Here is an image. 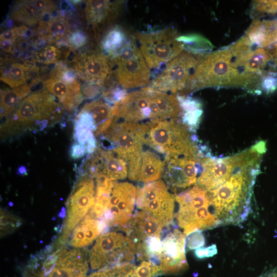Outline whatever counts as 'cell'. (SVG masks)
Wrapping results in <instances>:
<instances>
[{
    "label": "cell",
    "mask_w": 277,
    "mask_h": 277,
    "mask_svg": "<svg viewBox=\"0 0 277 277\" xmlns=\"http://www.w3.org/2000/svg\"><path fill=\"white\" fill-rule=\"evenodd\" d=\"M260 168V164L239 168L220 186L205 191L209 211L220 225H237L246 220Z\"/></svg>",
    "instance_id": "cell-1"
},
{
    "label": "cell",
    "mask_w": 277,
    "mask_h": 277,
    "mask_svg": "<svg viewBox=\"0 0 277 277\" xmlns=\"http://www.w3.org/2000/svg\"><path fill=\"white\" fill-rule=\"evenodd\" d=\"M89 264L86 250L69 248L56 241L30 258L23 277H85Z\"/></svg>",
    "instance_id": "cell-2"
},
{
    "label": "cell",
    "mask_w": 277,
    "mask_h": 277,
    "mask_svg": "<svg viewBox=\"0 0 277 277\" xmlns=\"http://www.w3.org/2000/svg\"><path fill=\"white\" fill-rule=\"evenodd\" d=\"M251 76L241 73L234 65L228 48L206 55L197 64L180 95L195 91L219 87H241L248 89Z\"/></svg>",
    "instance_id": "cell-3"
},
{
    "label": "cell",
    "mask_w": 277,
    "mask_h": 277,
    "mask_svg": "<svg viewBox=\"0 0 277 277\" xmlns=\"http://www.w3.org/2000/svg\"><path fill=\"white\" fill-rule=\"evenodd\" d=\"M145 145L165 156L197 160L200 151L195 136L179 118L145 123Z\"/></svg>",
    "instance_id": "cell-4"
},
{
    "label": "cell",
    "mask_w": 277,
    "mask_h": 277,
    "mask_svg": "<svg viewBox=\"0 0 277 277\" xmlns=\"http://www.w3.org/2000/svg\"><path fill=\"white\" fill-rule=\"evenodd\" d=\"M63 113V108L55 97L44 88L25 97L13 115L1 126V131L17 133L34 125L42 130L58 121Z\"/></svg>",
    "instance_id": "cell-5"
},
{
    "label": "cell",
    "mask_w": 277,
    "mask_h": 277,
    "mask_svg": "<svg viewBox=\"0 0 277 277\" xmlns=\"http://www.w3.org/2000/svg\"><path fill=\"white\" fill-rule=\"evenodd\" d=\"M145 123H133L114 120L107 131L101 136L109 143L112 150L126 162L128 177L135 181L144 146L145 145Z\"/></svg>",
    "instance_id": "cell-6"
},
{
    "label": "cell",
    "mask_w": 277,
    "mask_h": 277,
    "mask_svg": "<svg viewBox=\"0 0 277 277\" xmlns=\"http://www.w3.org/2000/svg\"><path fill=\"white\" fill-rule=\"evenodd\" d=\"M175 200L179 205L175 215L177 224L186 236L197 230L212 229L220 225L209 211L205 191L195 185L176 195Z\"/></svg>",
    "instance_id": "cell-7"
},
{
    "label": "cell",
    "mask_w": 277,
    "mask_h": 277,
    "mask_svg": "<svg viewBox=\"0 0 277 277\" xmlns=\"http://www.w3.org/2000/svg\"><path fill=\"white\" fill-rule=\"evenodd\" d=\"M172 28L137 32L135 38L138 47L150 69L159 70L179 55L183 46Z\"/></svg>",
    "instance_id": "cell-8"
},
{
    "label": "cell",
    "mask_w": 277,
    "mask_h": 277,
    "mask_svg": "<svg viewBox=\"0 0 277 277\" xmlns=\"http://www.w3.org/2000/svg\"><path fill=\"white\" fill-rule=\"evenodd\" d=\"M137 253V244L121 232L103 233L89 252V262L93 270H100L125 262H132Z\"/></svg>",
    "instance_id": "cell-9"
},
{
    "label": "cell",
    "mask_w": 277,
    "mask_h": 277,
    "mask_svg": "<svg viewBox=\"0 0 277 277\" xmlns=\"http://www.w3.org/2000/svg\"><path fill=\"white\" fill-rule=\"evenodd\" d=\"M204 56L183 50L157 70L150 86L162 92L181 94L193 70Z\"/></svg>",
    "instance_id": "cell-10"
},
{
    "label": "cell",
    "mask_w": 277,
    "mask_h": 277,
    "mask_svg": "<svg viewBox=\"0 0 277 277\" xmlns=\"http://www.w3.org/2000/svg\"><path fill=\"white\" fill-rule=\"evenodd\" d=\"M112 61L117 83L123 89H140L150 85V69L135 43Z\"/></svg>",
    "instance_id": "cell-11"
},
{
    "label": "cell",
    "mask_w": 277,
    "mask_h": 277,
    "mask_svg": "<svg viewBox=\"0 0 277 277\" xmlns=\"http://www.w3.org/2000/svg\"><path fill=\"white\" fill-rule=\"evenodd\" d=\"M175 196L168 190L165 183L157 180L147 183L136 190L135 205L163 223L166 227L173 223Z\"/></svg>",
    "instance_id": "cell-12"
},
{
    "label": "cell",
    "mask_w": 277,
    "mask_h": 277,
    "mask_svg": "<svg viewBox=\"0 0 277 277\" xmlns=\"http://www.w3.org/2000/svg\"><path fill=\"white\" fill-rule=\"evenodd\" d=\"M95 197L93 177L82 174L73 187L68 200L67 215L62 233L58 240L59 242L64 244L67 242L71 231L93 208Z\"/></svg>",
    "instance_id": "cell-13"
},
{
    "label": "cell",
    "mask_w": 277,
    "mask_h": 277,
    "mask_svg": "<svg viewBox=\"0 0 277 277\" xmlns=\"http://www.w3.org/2000/svg\"><path fill=\"white\" fill-rule=\"evenodd\" d=\"M136 190L131 183L116 182L100 219L105 225L106 232L111 227L122 228L129 222L136 202Z\"/></svg>",
    "instance_id": "cell-14"
},
{
    "label": "cell",
    "mask_w": 277,
    "mask_h": 277,
    "mask_svg": "<svg viewBox=\"0 0 277 277\" xmlns=\"http://www.w3.org/2000/svg\"><path fill=\"white\" fill-rule=\"evenodd\" d=\"M153 92V88L147 86L127 93L113 105L114 118L140 123L151 121L154 107Z\"/></svg>",
    "instance_id": "cell-15"
},
{
    "label": "cell",
    "mask_w": 277,
    "mask_h": 277,
    "mask_svg": "<svg viewBox=\"0 0 277 277\" xmlns=\"http://www.w3.org/2000/svg\"><path fill=\"white\" fill-rule=\"evenodd\" d=\"M172 226L169 231L167 229L164 231L161 247L154 260L162 274H175L188 266L185 255L186 235L175 226Z\"/></svg>",
    "instance_id": "cell-16"
},
{
    "label": "cell",
    "mask_w": 277,
    "mask_h": 277,
    "mask_svg": "<svg viewBox=\"0 0 277 277\" xmlns=\"http://www.w3.org/2000/svg\"><path fill=\"white\" fill-rule=\"evenodd\" d=\"M84 173L92 177H105L112 181L128 176L125 161L112 150L97 147L85 161Z\"/></svg>",
    "instance_id": "cell-17"
},
{
    "label": "cell",
    "mask_w": 277,
    "mask_h": 277,
    "mask_svg": "<svg viewBox=\"0 0 277 277\" xmlns=\"http://www.w3.org/2000/svg\"><path fill=\"white\" fill-rule=\"evenodd\" d=\"M164 162L163 175L166 183L172 190H183L195 184L199 172L196 160L166 156Z\"/></svg>",
    "instance_id": "cell-18"
},
{
    "label": "cell",
    "mask_w": 277,
    "mask_h": 277,
    "mask_svg": "<svg viewBox=\"0 0 277 277\" xmlns=\"http://www.w3.org/2000/svg\"><path fill=\"white\" fill-rule=\"evenodd\" d=\"M113 69L112 60L102 51H92L75 59L77 77L88 84L101 86Z\"/></svg>",
    "instance_id": "cell-19"
},
{
    "label": "cell",
    "mask_w": 277,
    "mask_h": 277,
    "mask_svg": "<svg viewBox=\"0 0 277 277\" xmlns=\"http://www.w3.org/2000/svg\"><path fill=\"white\" fill-rule=\"evenodd\" d=\"M61 67H57L43 81L44 89L56 97L68 111L76 108L83 100L81 85L77 79L63 75Z\"/></svg>",
    "instance_id": "cell-20"
},
{
    "label": "cell",
    "mask_w": 277,
    "mask_h": 277,
    "mask_svg": "<svg viewBox=\"0 0 277 277\" xmlns=\"http://www.w3.org/2000/svg\"><path fill=\"white\" fill-rule=\"evenodd\" d=\"M55 9L56 6L50 1H22L14 5L10 16L16 22L33 26L51 17Z\"/></svg>",
    "instance_id": "cell-21"
},
{
    "label": "cell",
    "mask_w": 277,
    "mask_h": 277,
    "mask_svg": "<svg viewBox=\"0 0 277 277\" xmlns=\"http://www.w3.org/2000/svg\"><path fill=\"white\" fill-rule=\"evenodd\" d=\"M165 227H168L147 212L139 210L122 228L137 244L152 236H161Z\"/></svg>",
    "instance_id": "cell-22"
},
{
    "label": "cell",
    "mask_w": 277,
    "mask_h": 277,
    "mask_svg": "<svg viewBox=\"0 0 277 277\" xmlns=\"http://www.w3.org/2000/svg\"><path fill=\"white\" fill-rule=\"evenodd\" d=\"M104 232L106 226L101 219L87 215L72 230L69 245L73 248H83L91 244Z\"/></svg>",
    "instance_id": "cell-23"
},
{
    "label": "cell",
    "mask_w": 277,
    "mask_h": 277,
    "mask_svg": "<svg viewBox=\"0 0 277 277\" xmlns=\"http://www.w3.org/2000/svg\"><path fill=\"white\" fill-rule=\"evenodd\" d=\"M82 109L91 117L95 127V137L102 135L114 121L113 105L104 100H94L85 105Z\"/></svg>",
    "instance_id": "cell-24"
},
{
    "label": "cell",
    "mask_w": 277,
    "mask_h": 277,
    "mask_svg": "<svg viewBox=\"0 0 277 277\" xmlns=\"http://www.w3.org/2000/svg\"><path fill=\"white\" fill-rule=\"evenodd\" d=\"M134 43L126 31L116 26L105 32L101 39L100 47L102 51L112 60Z\"/></svg>",
    "instance_id": "cell-25"
},
{
    "label": "cell",
    "mask_w": 277,
    "mask_h": 277,
    "mask_svg": "<svg viewBox=\"0 0 277 277\" xmlns=\"http://www.w3.org/2000/svg\"><path fill=\"white\" fill-rule=\"evenodd\" d=\"M118 4L107 0L86 1L84 8L86 19L92 27H100L116 14Z\"/></svg>",
    "instance_id": "cell-26"
},
{
    "label": "cell",
    "mask_w": 277,
    "mask_h": 277,
    "mask_svg": "<svg viewBox=\"0 0 277 277\" xmlns=\"http://www.w3.org/2000/svg\"><path fill=\"white\" fill-rule=\"evenodd\" d=\"M164 162L154 151L143 150L135 181L147 184L157 181L163 174Z\"/></svg>",
    "instance_id": "cell-27"
},
{
    "label": "cell",
    "mask_w": 277,
    "mask_h": 277,
    "mask_svg": "<svg viewBox=\"0 0 277 277\" xmlns=\"http://www.w3.org/2000/svg\"><path fill=\"white\" fill-rule=\"evenodd\" d=\"M270 62V56L266 48L255 47L235 66L242 73L261 76Z\"/></svg>",
    "instance_id": "cell-28"
},
{
    "label": "cell",
    "mask_w": 277,
    "mask_h": 277,
    "mask_svg": "<svg viewBox=\"0 0 277 277\" xmlns=\"http://www.w3.org/2000/svg\"><path fill=\"white\" fill-rule=\"evenodd\" d=\"M31 85L1 90V117H8L31 91Z\"/></svg>",
    "instance_id": "cell-29"
},
{
    "label": "cell",
    "mask_w": 277,
    "mask_h": 277,
    "mask_svg": "<svg viewBox=\"0 0 277 277\" xmlns=\"http://www.w3.org/2000/svg\"><path fill=\"white\" fill-rule=\"evenodd\" d=\"M176 95L182 108V121L190 131H194L200 124L203 114L201 103L185 95Z\"/></svg>",
    "instance_id": "cell-30"
},
{
    "label": "cell",
    "mask_w": 277,
    "mask_h": 277,
    "mask_svg": "<svg viewBox=\"0 0 277 277\" xmlns=\"http://www.w3.org/2000/svg\"><path fill=\"white\" fill-rule=\"evenodd\" d=\"M30 66L27 64L13 63L3 68L1 80L14 88L26 84L30 78Z\"/></svg>",
    "instance_id": "cell-31"
},
{
    "label": "cell",
    "mask_w": 277,
    "mask_h": 277,
    "mask_svg": "<svg viewBox=\"0 0 277 277\" xmlns=\"http://www.w3.org/2000/svg\"><path fill=\"white\" fill-rule=\"evenodd\" d=\"M177 40L183 45L184 50L198 55L205 56L211 52L213 48L208 39L199 34L180 35Z\"/></svg>",
    "instance_id": "cell-32"
},
{
    "label": "cell",
    "mask_w": 277,
    "mask_h": 277,
    "mask_svg": "<svg viewBox=\"0 0 277 277\" xmlns=\"http://www.w3.org/2000/svg\"><path fill=\"white\" fill-rule=\"evenodd\" d=\"M39 25L45 27L46 34L51 41H55L68 35V27L66 22L61 17H50Z\"/></svg>",
    "instance_id": "cell-33"
},
{
    "label": "cell",
    "mask_w": 277,
    "mask_h": 277,
    "mask_svg": "<svg viewBox=\"0 0 277 277\" xmlns=\"http://www.w3.org/2000/svg\"><path fill=\"white\" fill-rule=\"evenodd\" d=\"M26 28L25 27L15 28L7 30L1 34V48L6 51H10L12 45L24 34Z\"/></svg>",
    "instance_id": "cell-34"
},
{
    "label": "cell",
    "mask_w": 277,
    "mask_h": 277,
    "mask_svg": "<svg viewBox=\"0 0 277 277\" xmlns=\"http://www.w3.org/2000/svg\"><path fill=\"white\" fill-rule=\"evenodd\" d=\"M36 56L41 63L45 64H55L61 56L60 49L54 46L49 45L44 47L38 52Z\"/></svg>",
    "instance_id": "cell-35"
},
{
    "label": "cell",
    "mask_w": 277,
    "mask_h": 277,
    "mask_svg": "<svg viewBox=\"0 0 277 277\" xmlns=\"http://www.w3.org/2000/svg\"><path fill=\"white\" fill-rule=\"evenodd\" d=\"M277 89V72H264L261 75L259 84V92L266 94L274 92Z\"/></svg>",
    "instance_id": "cell-36"
},
{
    "label": "cell",
    "mask_w": 277,
    "mask_h": 277,
    "mask_svg": "<svg viewBox=\"0 0 277 277\" xmlns=\"http://www.w3.org/2000/svg\"><path fill=\"white\" fill-rule=\"evenodd\" d=\"M87 43L86 35L81 30H75L68 35V43L70 49L76 50L84 47Z\"/></svg>",
    "instance_id": "cell-37"
},
{
    "label": "cell",
    "mask_w": 277,
    "mask_h": 277,
    "mask_svg": "<svg viewBox=\"0 0 277 277\" xmlns=\"http://www.w3.org/2000/svg\"><path fill=\"white\" fill-rule=\"evenodd\" d=\"M253 8L258 12L274 14L277 13V1H254Z\"/></svg>",
    "instance_id": "cell-38"
},
{
    "label": "cell",
    "mask_w": 277,
    "mask_h": 277,
    "mask_svg": "<svg viewBox=\"0 0 277 277\" xmlns=\"http://www.w3.org/2000/svg\"><path fill=\"white\" fill-rule=\"evenodd\" d=\"M187 236L186 247L188 250L197 249L205 244V237L201 230L194 231Z\"/></svg>",
    "instance_id": "cell-39"
},
{
    "label": "cell",
    "mask_w": 277,
    "mask_h": 277,
    "mask_svg": "<svg viewBox=\"0 0 277 277\" xmlns=\"http://www.w3.org/2000/svg\"><path fill=\"white\" fill-rule=\"evenodd\" d=\"M217 252V247L215 244L211 245L207 247L200 248L194 251L196 258L202 259L212 257Z\"/></svg>",
    "instance_id": "cell-40"
},
{
    "label": "cell",
    "mask_w": 277,
    "mask_h": 277,
    "mask_svg": "<svg viewBox=\"0 0 277 277\" xmlns=\"http://www.w3.org/2000/svg\"><path fill=\"white\" fill-rule=\"evenodd\" d=\"M87 152L86 148L75 142L72 144L70 149V155L73 159L82 157Z\"/></svg>",
    "instance_id": "cell-41"
},
{
    "label": "cell",
    "mask_w": 277,
    "mask_h": 277,
    "mask_svg": "<svg viewBox=\"0 0 277 277\" xmlns=\"http://www.w3.org/2000/svg\"><path fill=\"white\" fill-rule=\"evenodd\" d=\"M100 85L88 84L83 88V96L87 98H92L100 93Z\"/></svg>",
    "instance_id": "cell-42"
},
{
    "label": "cell",
    "mask_w": 277,
    "mask_h": 277,
    "mask_svg": "<svg viewBox=\"0 0 277 277\" xmlns=\"http://www.w3.org/2000/svg\"><path fill=\"white\" fill-rule=\"evenodd\" d=\"M267 49L269 53L271 62L274 66L277 67V42L267 47Z\"/></svg>",
    "instance_id": "cell-43"
},
{
    "label": "cell",
    "mask_w": 277,
    "mask_h": 277,
    "mask_svg": "<svg viewBox=\"0 0 277 277\" xmlns=\"http://www.w3.org/2000/svg\"><path fill=\"white\" fill-rule=\"evenodd\" d=\"M17 174L18 175H27V168L25 166L21 165L18 167L17 169Z\"/></svg>",
    "instance_id": "cell-44"
},
{
    "label": "cell",
    "mask_w": 277,
    "mask_h": 277,
    "mask_svg": "<svg viewBox=\"0 0 277 277\" xmlns=\"http://www.w3.org/2000/svg\"><path fill=\"white\" fill-rule=\"evenodd\" d=\"M260 277H277V270L268 272Z\"/></svg>",
    "instance_id": "cell-45"
},
{
    "label": "cell",
    "mask_w": 277,
    "mask_h": 277,
    "mask_svg": "<svg viewBox=\"0 0 277 277\" xmlns=\"http://www.w3.org/2000/svg\"><path fill=\"white\" fill-rule=\"evenodd\" d=\"M127 273H128V272H127ZM125 276H124V277H125Z\"/></svg>",
    "instance_id": "cell-46"
}]
</instances>
